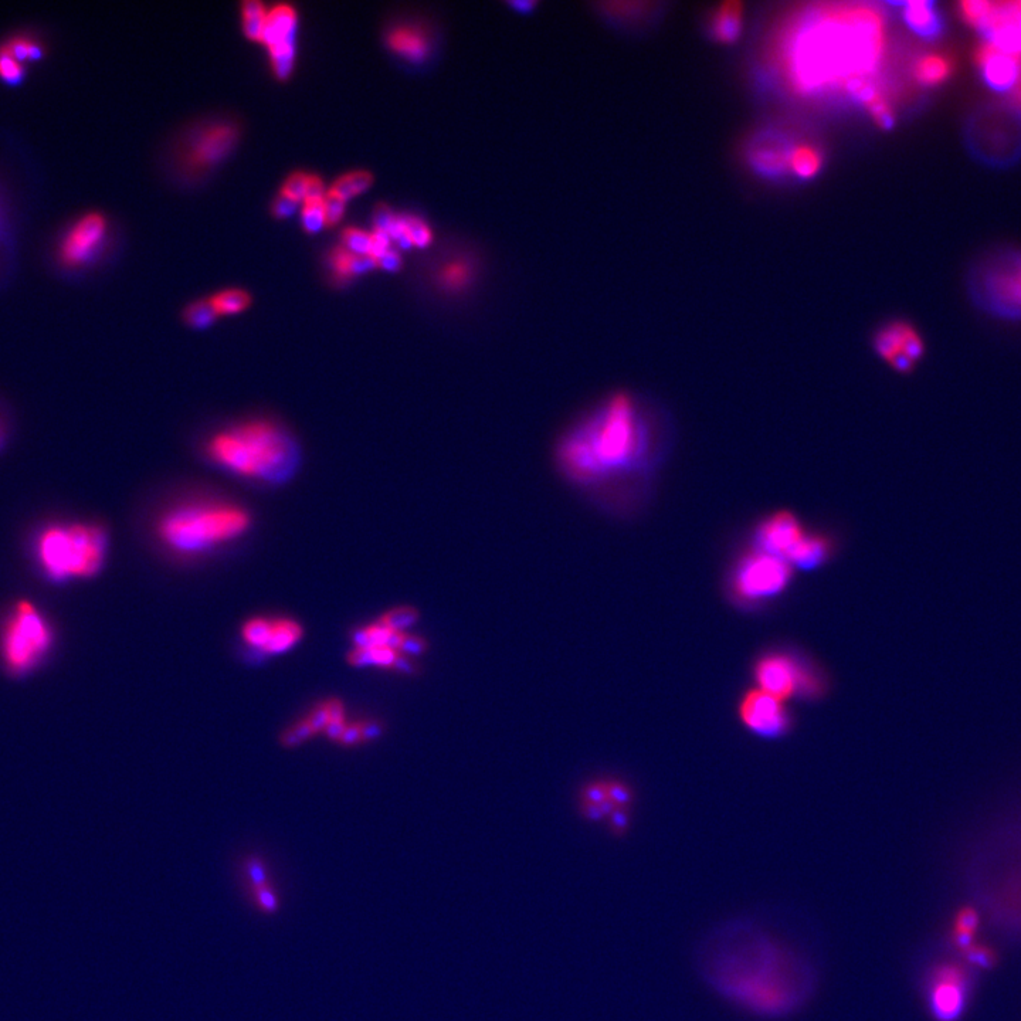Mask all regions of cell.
Listing matches in <instances>:
<instances>
[{
  "instance_id": "5",
  "label": "cell",
  "mask_w": 1021,
  "mask_h": 1021,
  "mask_svg": "<svg viewBox=\"0 0 1021 1021\" xmlns=\"http://www.w3.org/2000/svg\"><path fill=\"white\" fill-rule=\"evenodd\" d=\"M753 944L732 949L727 965H721L718 986L729 997L762 1013L785 1012L793 1004L792 976L785 956L771 942L753 939Z\"/></svg>"
},
{
  "instance_id": "39",
  "label": "cell",
  "mask_w": 1021,
  "mask_h": 1021,
  "mask_svg": "<svg viewBox=\"0 0 1021 1021\" xmlns=\"http://www.w3.org/2000/svg\"><path fill=\"white\" fill-rule=\"evenodd\" d=\"M403 223H405L407 239H409L412 246L424 249V247L432 243V229L423 219L417 216H403Z\"/></svg>"
},
{
  "instance_id": "51",
  "label": "cell",
  "mask_w": 1021,
  "mask_h": 1021,
  "mask_svg": "<svg viewBox=\"0 0 1021 1021\" xmlns=\"http://www.w3.org/2000/svg\"><path fill=\"white\" fill-rule=\"evenodd\" d=\"M297 205V202H294V200H291L280 193L276 200H274L271 212H273V215L276 216L277 219H287V217L294 215L295 210H297Z\"/></svg>"
},
{
  "instance_id": "30",
  "label": "cell",
  "mask_w": 1021,
  "mask_h": 1021,
  "mask_svg": "<svg viewBox=\"0 0 1021 1021\" xmlns=\"http://www.w3.org/2000/svg\"><path fill=\"white\" fill-rule=\"evenodd\" d=\"M823 166L820 149L810 144H799L790 148L789 171L800 179H812Z\"/></svg>"
},
{
  "instance_id": "14",
  "label": "cell",
  "mask_w": 1021,
  "mask_h": 1021,
  "mask_svg": "<svg viewBox=\"0 0 1021 1021\" xmlns=\"http://www.w3.org/2000/svg\"><path fill=\"white\" fill-rule=\"evenodd\" d=\"M243 643L266 656H280L294 649L304 637V627L291 617L254 616L240 629Z\"/></svg>"
},
{
  "instance_id": "52",
  "label": "cell",
  "mask_w": 1021,
  "mask_h": 1021,
  "mask_svg": "<svg viewBox=\"0 0 1021 1021\" xmlns=\"http://www.w3.org/2000/svg\"><path fill=\"white\" fill-rule=\"evenodd\" d=\"M583 799H585V803L600 805V803L609 799L607 785L605 783H592V785L586 786L585 790H583Z\"/></svg>"
},
{
  "instance_id": "28",
  "label": "cell",
  "mask_w": 1021,
  "mask_h": 1021,
  "mask_svg": "<svg viewBox=\"0 0 1021 1021\" xmlns=\"http://www.w3.org/2000/svg\"><path fill=\"white\" fill-rule=\"evenodd\" d=\"M744 10L739 2H725L712 19V35L722 43L734 42L741 33Z\"/></svg>"
},
{
  "instance_id": "42",
  "label": "cell",
  "mask_w": 1021,
  "mask_h": 1021,
  "mask_svg": "<svg viewBox=\"0 0 1021 1021\" xmlns=\"http://www.w3.org/2000/svg\"><path fill=\"white\" fill-rule=\"evenodd\" d=\"M342 246L358 256H371V234L364 230L348 227L342 232Z\"/></svg>"
},
{
  "instance_id": "49",
  "label": "cell",
  "mask_w": 1021,
  "mask_h": 1021,
  "mask_svg": "<svg viewBox=\"0 0 1021 1021\" xmlns=\"http://www.w3.org/2000/svg\"><path fill=\"white\" fill-rule=\"evenodd\" d=\"M266 16H254V18H243V32L244 35L249 37L251 40L261 42L263 37L264 29H266Z\"/></svg>"
},
{
  "instance_id": "57",
  "label": "cell",
  "mask_w": 1021,
  "mask_h": 1021,
  "mask_svg": "<svg viewBox=\"0 0 1021 1021\" xmlns=\"http://www.w3.org/2000/svg\"><path fill=\"white\" fill-rule=\"evenodd\" d=\"M243 18H254V16H266V9L259 0H246L242 5Z\"/></svg>"
},
{
  "instance_id": "22",
  "label": "cell",
  "mask_w": 1021,
  "mask_h": 1021,
  "mask_svg": "<svg viewBox=\"0 0 1021 1021\" xmlns=\"http://www.w3.org/2000/svg\"><path fill=\"white\" fill-rule=\"evenodd\" d=\"M790 148L779 139L763 138L753 145L749 161L756 171L766 176H778L789 171Z\"/></svg>"
},
{
  "instance_id": "11",
  "label": "cell",
  "mask_w": 1021,
  "mask_h": 1021,
  "mask_svg": "<svg viewBox=\"0 0 1021 1021\" xmlns=\"http://www.w3.org/2000/svg\"><path fill=\"white\" fill-rule=\"evenodd\" d=\"M970 973L959 963L946 962L932 969L928 980V1003L938 1021H956L968 1004Z\"/></svg>"
},
{
  "instance_id": "1",
  "label": "cell",
  "mask_w": 1021,
  "mask_h": 1021,
  "mask_svg": "<svg viewBox=\"0 0 1021 1021\" xmlns=\"http://www.w3.org/2000/svg\"><path fill=\"white\" fill-rule=\"evenodd\" d=\"M657 430L649 407L630 392L612 393L583 413L556 444V466L590 497L646 483L656 468Z\"/></svg>"
},
{
  "instance_id": "16",
  "label": "cell",
  "mask_w": 1021,
  "mask_h": 1021,
  "mask_svg": "<svg viewBox=\"0 0 1021 1021\" xmlns=\"http://www.w3.org/2000/svg\"><path fill=\"white\" fill-rule=\"evenodd\" d=\"M347 725L345 708L341 700L328 698L318 702L307 715L295 721L281 735V744L286 748H297L318 735L337 742L342 729Z\"/></svg>"
},
{
  "instance_id": "41",
  "label": "cell",
  "mask_w": 1021,
  "mask_h": 1021,
  "mask_svg": "<svg viewBox=\"0 0 1021 1021\" xmlns=\"http://www.w3.org/2000/svg\"><path fill=\"white\" fill-rule=\"evenodd\" d=\"M301 223H303L304 230L307 233L314 234L320 232L322 227L325 226L324 199L304 202L303 212H301Z\"/></svg>"
},
{
  "instance_id": "45",
  "label": "cell",
  "mask_w": 1021,
  "mask_h": 1021,
  "mask_svg": "<svg viewBox=\"0 0 1021 1021\" xmlns=\"http://www.w3.org/2000/svg\"><path fill=\"white\" fill-rule=\"evenodd\" d=\"M345 206L347 202L345 200L337 198V196L327 193L324 199L325 209V226L335 227L341 222L342 216L345 213Z\"/></svg>"
},
{
  "instance_id": "33",
  "label": "cell",
  "mask_w": 1021,
  "mask_h": 1021,
  "mask_svg": "<svg viewBox=\"0 0 1021 1021\" xmlns=\"http://www.w3.org/2000/svg\"><path fill=\"white\" fill-rule=\"evenodd\" d=\"M3 43L6 44V47L12 52L13 56L22 61L23 64L42 60L46 56V46H44L42 40L32 35H26V33L10 36Z\"/></svg>"
},
{
  "instance_id": "31",
  "label": "cell",
  "mask_w": 1021,
  "mask_h": 1021,
  "mask_svg": "<svg viewBox=\"0 0 1021 1021\" xmlns=\"http://www.w3.org/2000/svg\"><path fill=\"white\" fill-rule=\"evenodd\" d=\"M217 317H232L250 307L251 295L239 288H230L208 298Z\"/></svg>"
},
{
  "instance_id": "58",
  "label": "cell",
  "mask_w": 1021,
  "mask_h": 1021,
  "mask_svg": "<svg viewBox=\"0 0 1021 1021\" xmlns=\"http://www.w3.org/2000/svg\"><path fill=\"white\" fill-rule=\"evenodd\" d=\"M362 729H364L365 742L375 741L383 732L382 724L378 721H364L362 722Z\"/></svg>"
},
{
  "instance_id": "47",
  "label": "cell",
  "mask_w": 1021,
  "mask_h": 1021,
  "mask_svg": "<svg viewBox=\"0 0 1021 1021\" xmlns=\"http://www.w3.org/2000/svg\"><path fill=\"white\" fill-rule=\"evenodd\" d=\"M607 795L617 807H627L632 802V792L626 785L620 782H612L607 785Z\"/></svg>"
},
{
  "instance_id": "48",
  "label": "cell",
  "mask_w": 1021,
  "mask_h": 1021,
  "mask_svg": "<svg viewBox=\"0 0 1021 1021\" xmlns=\"http://www.w3.org/2000/svg\"><path fill=\"white\" fill-rule=\"evenodd\" d=\"M426 650L427 641L423 637L415 636V634H405L402 647H400V653L405 654L407 657H417L422 656Z\"/></svg>"
},
{
  "instance_id": "17",
  "label": "cell",
  "mask_w": 1021,
  "mask_h": 1021,
  "mask_svg": "<svg viewBox=\"0 0 1021 1021\" xmlns=\"http://www.w3.org/2000/svg\"><path fill=\"white\" fill-rule=\"evenodd\" d=\"M244 895L250 908L263 917H274L283 907V898L271 877L266 861L259 856L244 858L242 864Z\"/></svg>"
},
{
  "instance_id": "43",
  "label": "cell",
  "mask_w": 1021,
  "mask_h": 1021,
  "mask_svg": "<svg viewBox=\"0 0 1021 1021\" xmlns=\"http://www.w3.org/2000/svg\"><path fill=\"white\" fill-rule=\"evenodd\" d=\"M308 175L304 172H294L288 176L287 181L284 182L283 188H281V195L287 196L294 202L300 203L305 200V192H307Z\"/></svg>"
},
{
  "instance_id": "55",
  "label": "cell",
  "mask_w": 1021,
  "mask_h": 1021,
  "mask_svg": "<svg viewBox=\"0 0 1021 1021\" xmlns=\"http://www.w3.org/2000/svg\"><path fill=\"white\" fill-rule=\"evenodd\" d=\"M12 437V420L8 410L0 405V453L5 450Z\"/></svg>"
},
{
  "instance_id": "3",
  "label": "cell",
  "mask_w": 1021,
  "mask_h": 1021,
  "mask_svg": "<svg viewBox=\"0 0 1021 1021\" xmlns=\"http://www.w3.org/2000/svg\"><path fill=\"white\" fill-rule=\"evenodd\" d=\"M251 527V512L239 502L198 498L162 512L155 522V535L166 551L193 558L240 541Z\"/></svg>"
},
{
  "instance_id": "20",
  "label": "cell",
  "mask_w": 1021,
  "mask_h": 1021,
  "mask_svg": "<svg viewBox=\"0 0 1021 1021\" xmlns=\"http://www.w3.org/2000/svg\"><path fill=\"white\" fill-rule=\"evenodd\" d=\"M836 551V541L827 532L810 529L805 539L790 554L788 562L793 569L813 571L830 561Z\"/></svg>"
},
{
  "instance_id": "25",
  "label": "cell",
  "mask_w": 1021,
  "mask_h": 1021,
  "mask_svg": "<svg viewBox=\"0 0 1021 1021\" xmlns=\"http://www.w3.org/2000/svg\"><path fill=\"white\" fill-rule=\"evenodd\" d=\"M297 35V12L290 5H277L276 8L267 13L266 29H264L261 43L266 44L267 49L277 44L295 42Z\"/></svg>"
},
{
  "instance_id": "62",
  "label": "cell",
  "mask_w": 1021,
  "mask_h": 1021,
  "mask_svg": "<svg viewBox=\"0 0 1021 1021\" xmlns=\"http://www.w3.org/2000/svg\"><path fill=\"white\" fill-rule=\"evenodd\" d=\"M510 6L517 9L518 12H521V10L522 12H531V10L537 6V2H529V0H525V2H512L510 3Z\"/></svg>"
},
{
  "instance_id": "63",
  "label": "cell",
  "mask_w": 1021,
  "mask_h": 1021,
  "mask_svg": "<svg viewBox=\"0 0 1021 1021\" xmlns=\"http://www.w3.org/2000/svg\"><path fill=\"white\" fill-rule=\"evenodd\" d=\"M599 806H600V809H602V812H603V814H605L606 817L610 816V814L615 812V810L617 809V806L615 805V803H613L612 800H610V799H607V800H605V802L600 803Z\"/></svg>"
},
{
  "instance_id": "46",
  "label": "cell",
  "mask_w": 1021,
  "mask_h": 1021,
  "mask_svg": "<svg viewBox=\"0 0 1021 1021\" xmlns=\"http://www.w3.org/2000/svg\"><path fill=\"white\" fill-rule=\"evenodd\" d=\"M365 742L364 729H362V722H352V724L345 725L344 731L339 735L337 744L342 746H356Z\"/></svg>"
},
{
  "instance_id": "4",
  "label": "cell",
  "mask_w": 1021,
  "mask_h": 1021,
  "mask_svg": "<svg viewBox=\"0 0 1021 1021\" xmlns=\"http://www.w3.org/2000/svg\"><path fill=\"white\" fill-rule=\"evenodd\" d=\"M110 552V532L96 521H54L37 529L32 555L37 571L56 585L96 578Z\"/></svg>"
},
{
  "instance_id": "26",
  "label": "cell",
  "mask_w": 1021,
  "mask_h": 1021,
  "mask_svg": "<svg viewBox=\"0 0 1021 1021\" xmlns=\"http://www.w3.org/2000/svg\"><path fill=\"white\" fill-rule=\"evenodd\" d=\"M329 267L339 284L348 283L352 278L376 269V260L369 256H358L344 246L337 247L329 254Z\"/></svg>"
},
{
  "instance_id": "6",
  "label": "cell",
  "mask_w": 1021,
  "mask_h": 1021,
  "mask_svg": "<svg viewBox=\"0 0 1021 1021\" xmlns=\"http://www.w3.org/2000/svg\"><path fill=\"white\" fill-rule=\"evenodd\" d=\"M54 632L47 617L29 600L10 610L0 630V657L13 675L32 673L53 649Z\"/></svg>"
},
{
  "instance_id": "9",
  "label": "cell",
  "mask_w": 1021,
  "mask_h": 1021,
  "mask_svg": "<svg viewBox=\"0 0 1021 1021\" xmlns=\"http://www.w3.org/2000/svg\"><path fill=\"white\" fill-rule=\"evenodd\" d=\"M237 141L239 127L233 122L216 121L196 128L179 151L183 171L192 175L210 171L232 152Z\"/></svg>"
},
{
  "instance_id": "8",
  "label": "cell",
  "mask_w": 1021,
  "mask_h": 1021,
  "mask_svg": "<svg viewBox=\"0 0 1021 1021\" xmlns=\"http://www.w3.org/2000/svg\"><path fill=\"white\" fill-rule=\"evenodd\" d=\"M959 12L966 23L980 30L987 42L1006 52L1021 54V2L965 0Z\"/></svg>"
},
{
  "instance_id": "32",
  "label": "cell",
  "mask_w": 1021,
  "mask_h": 1021,
  "mask_svg": "<svg viewBox=\"0 0 1021 1021\" xmlns=\"http://www.w3.org/2000/svg\"><path fill=\"white\" fill-rule=\"evenodd\" d=\"M979 921V914L975 908H962L956 914L955 922H953V942L959 951L965 952L969 946L975 944Z\"/></svg>"
},
{
  "instance_id": "59",
  "label": "cell",
  "mask_w": 1021,
  "mask_h": 1021,
  "mask_svg": "<svg viewBox=\"0 0 1021 1021\" xmlns=\"http://www.w3.org/2000/svg\"><path fill=\"white\" fill-rule=\"evenodd\" d=\"M393 668L403 674H415L417 671L415 661H413L412 658L405 656V654L400 653L398 654V657H396L395 666H393Z\"/></svg>"
},
{
  "instance_id": "15",
  "label": "cell",
  "mask_w": 1021,
  "mask_h": 1021,
  "mask_svg": "<svg viewBox=\"0 0 1021 1021\" xmlns=\"http://www.w3.org/2000/svg\"><path fill=\"white\" fill-rule=\"evenodd\" d=\"M107 234V220L101 213L78 217L61 236L57 259L61 266L74 270L86 266L101 249Z\"/></svg>"
},
{
  "instance_id": "7",
  "label": "cell",
  "mask_w": 1021,
  "mask_h": 1021,
  "mask_svg": "<svg viewBox=\"0 0 1021 1021\" xmlns=\"http://www.w3.org/2000/svg\"><path fill=\"white\" fill-rule=\"evenodd\" d=\"M795 569L785 559L752 548L736 561L731 590L741 602H763L788 588Z\"/></svg>"
},
{
  "instance_id": "19",
  "label": "cell",
  "mask_w": 1021,
  "mask_h": 1021,
  "mask_svg": "<svg viewBox=\"0 0 1021 1021\" xmlns=\"http://www.w3.org/2000/svg\"><path fill=\"white\" fill-rule=\"evenodd\" d=\"M976 64L987 86L996 91L1009 93L1021 76V54L1006 52L987 40L978 47Z\"/></svg>"
},
{
  "instance_id": "38",
  "label": "cell",
  "mask_w": 1021,
  "mask_h": 1021,
  "mask_svg": "<svg viewBox=\"0 0 1021 1021\" xmlns=\"http://www.w3.org/2000/svg\"><path fill=\"white\" fill-rule=\"evenodd\" d=\"M217 318L219 317H217L208 298H206V300L195 301V303L188 305L186 310L183 311V321L188 324V327L193 329H206L212 327Z\"/></svg>"
},
{
  "instance_id": "53",
  "label": "cell",
  "mask_w": 1021,
  "mask_h": 1021,
  "mask_svg": "<svg viewBox=\"0 0 1021 1021\" xmlns=\"http://www.w3.org/2000/svg\"><path fill=\"white\" fill-rule=\"evenodd\" d=\"M395 213L392 212L386 205L376 206L375 213H373V223H375V229L383 230L388 233L390 225L395 220Z\"/></svg>"
},
{
  "instance_id": "27",
  "label": "cell",
  "mask_w": 1021,
  "mask_h": 1021,
  "mask_svg": "<svg viewBox=\"0 0 1021 1021\" xmlns=\"http://www.w3.org/2000/svg\"><path fill=\"white\" fill-rule=\"evenodd\" d=\"M902 16L909 29L918 35L934 36L941 29V19L932 2L918 0L902 3Z\"/></svg>"
},
{
  "instance_id": "18",
  "label": "cell",
  "mask_w": 1021,
  "mask_h": 1021,
  "mask_svg": "<svg viewBox=\"0 0 1021 1021\" xmlns=\"http://www.w3.org/2000/svg\"><path fill=\"white\" fill-rule=\"evenodd\" d=\"M741 718L755 734L773 738L782 735L789 727L788 712L783 701L756 690L746 694L741 704Z\"/></svg>"
},
{
  "instance_id": "23",
  "label": "cell",
  "mask_w": 1021,
  "mask_h": 1021,
  "mask_svg": "<svg viewBox=\"0 0 1021 1021\" xmlns=\"http://www.w3.org/2000/svg\"><path fill=\"white\" fill-rule=\"evenodd\" d=\"M386 43L393 53L412 63H422L430 53L429 36L416 26H396L388 33Z\"/></svg>"
},
{
  "instance_id": "56",
  "label": "cell",
  "mask_w": 1021,
  "mask_h": 1021,
  "mask_svg": "<svg viewBox=\"0 0 1021 1021\" xmlns=\"http://www.w3.org/2000/svg\"><path fill=\"white\" fill-rule=\"evenodd\" d=\"M610 826H612L613 833L624 834L629 826V813H627L626 807H617L615 812L610 814Z\"/></svg>"
},
{
  "instance_id": "29",
  "label": "cell",
  "mask_w": 1021,
  "mask_h": 1021,
  "mask_svg": "<svg viewBox=\"0 0 1021 1021\" xmlns=\"http://www.w3.org/2000/svg\"><path fill=\"white\" fill-rule=\"evenodd\" d=\"M952 70L951 59L944 54L929 53L919 57L914 67V76L922 86L935 87L948 80Z\"/></svg>"
},
{
  "instance_id": "50",
  "label": "cell",
  "mask_w": 1021,
  "mask_h": 1021,
  "mask_svg": "<svg viewBox=\"0 0 1021 1021\" xmlns=\"http://www.w3.org/2000/svg\"><path fill=\"white\" fill-rule=\"evenodd\" d=\"M402 264V257H400L398 251L392 249V247H390L388 251H385L379 259H376V266H378L379 269L389 271V273H396V271L402 269Z\"/></svg>"
},
{
  "instance_id": "21",
  "label": "cell",
  "mask_w": 1021,
  "mask_h": 1021,
  "mask_svg": "<svg viewBox=\"0 0 1021 1021\" xmlns=\"http://www.w3.org/2000/svg\"><path fill=\"white\" fill-rule=\"evenodd\" d=\"M847 91L866 107L868 113L880 127L890 128L894 124V113L883 93L866 76L854 77L846 83Z\"/></svg>"
},
{
  "instance_id": "13",
  "label": "cell",
  "mask_w": 1021,
  "mask_h": 1021,
  "mask_svg": "<svg viewBox=\"0 0 1021 1021\" xmlns=\"http://www.w3.org/2000/svg\"><path fill=\"white\" fill-rule=\"evenodd\" d=\"M809 531L810 528L800 520L796 512L772 511L753 527L751 546L788 562L790 554L805 539Z\"/></svg>"
},
{
  "instance_id": "36",
  "label": "cell",
  "mask_w": 1021,
  "mask_h": 1021,
  "mask_svg": "<svg viewBox=\"0 0 1021 1021\" xmlns=\"http://www.w3.org/2000/svg\"><path fill=\"white\" fill-rule=\"evenodd\" d=\"M26 64L16 59L5 43H0V80L9 86H18L25 80Z\"/></svg>"
},
{
  "instance_id": "24",
  "label": "cell",
  "mask_w": 1021,
  "mask_h": 1021,
  "mask_svg": "<svg viewBox=\"0 0 1021 1021\" xmlns=\"http://www.w3.org/2000/svg\"><path fill=\"white\" fill-rule=\"evenodd\" d=\"M989 290L999 304L1021 310V259L996 270L989 277Z\"/></svg>"
},
{
  "instance_id": "44",
  "label": "cell",
  "mask_w": 1021,
  "mask_h": 1021,
  "mask_svg": "<svg viewBox=\"0 0 1021 1021\" xmlns=\"http://www.w3.org/2000/svg\"><path fill=\"white\" fill-rule=\"evenodd\" d=\"M962 953L966 956L970 965L978 966V968L987 969L990 968V966L995 965V952H993L992 949L987 948V946L973 944Z\"/></svg>"
},
{
  "instance_id": "34",
  "label": "cell",
  "mask_w": 1021,
  "mask_h": 1021,
  "mask_svg": "<svg viewBox=\"0 0 1021 1021\" xmlns=\"http://www.w3.org/2000/svg\"><path fill=\"white\" fill-rule=\"evenodd\" d=\"M372 183L373 176L371 172L355 171L339 178L338 181L331 186L328 193L348 202L349 199L354 198L356 195H361V193H364L366 189L371 188Z\"/></svg>"
},
{
  "instance_id": "40",
  "label": "cell",
  "mask_w": 1021,
  "mask_h": 1021,
  "mask_svg": "<svg viewBox=\"0 0 1021 1021\" xmlns=\"http://www.w3.org/2000/svg\"><path fill=\"white\" fill-rule=\"evenodd\" d=\"M419 620V612L413 607L402 606L396 607V609L389 610L379 619V622L385 624L393 632H403L407 627L413 626Z\"/></svg>"
},
{
  "instance_id": "61",
  "label": "cell",
  "mask_w": 1021,
  "mask_h": 1021,
  "mask_svg": "<svg viewBox=\"0 0 1021 1021\" xmlns=\"http://www.w3.org/2000/svg\"><path fill=\"white\" fill-rule=\"evenodd\" d=\"M1009 100L1016 110L1021 111V76L1012 90L1009 91Z\"/></svg>"
},
{
  "instance_id": "35",
  "label": "cell",
  "mask_w": 1021,
  "mask_h": 1021,
  "mask_svg": "<svg viewBox=\"0 0 1021 1021\" xmlns=\"http://www.w3.org/2000/svg\"><path fill=\"white\" fill-rule=\"evenodd\" d=\"M471 267L464 261H453L439 273V283L449 293H459L470 284Z\"/></svg>"
},
{
  "instance_id": "2",
  "label": "cell",
  "mask_w": 1021,
  "mask_h": 1021,
  "mask_svg": "<svg viewBox=\"0 0 1021 1021\" xmlns=\"http://www.w3.org/2000/svg\"><path fill=\"white\" fill-rule=\"evenodd\" d=\"M210 463L230 476L264 485L286 483L300 463V450L283 424L251 417L217 430L206 440Z\"/></svg>"
},
{
  "instance_id": "54",
  "label": "cell",
  "mask_w": 1021,
  "mask_h": 1021,
  "mask_svg": "<svg viewBox=\"0 0 1021 1021\" xmlns=\"http://www.w3.org/2000/svg\"><path fill=\"white\" fill-rule=\"evenodd\" d=\"M327 193H325L324 181L318 175H308L307 192H305L304 202H310V200H322L325 199Z\"/></svg>"
},
{
  "instance_id": "10",
  "label": "cell",
  "mask_w": 1021,
  "mask_h": 1021,
  "mask_svg": "<svg viewBox=\"0 0 1021 1021\" xmlns=\"http://www.w3.org/2000/svg\"><path fill=\"white\" fill-rule=\"evenodd\" d=\"M874 355L898 375H911L925 356V342L907 321L887 322L871 338Z\"/></svg>"
},
{
  "instance_id": "12",
  "label": "cell",
  "mask_w": 1021,
  "mask_h": 1021,
  "mask_svg": "<svg viewBox=\"0 0 1021 1021\" xmlns=\"http://www.w3.org/2000/svg\"><path fill=\"white\" fill-rule=\"evenodd\" d=\"M755 674L759 690L780 701L797 693L816 694L819 691V680L802 664L783 654L762 658Z\"/></svg>"
},
{
  "instance_id": "37",
  "label": "cell",
  "mask_w": 1021,
  "mask_h": 1021,
  "mask_svg": "<svg viewBox=\"0 0 1021 1021\" xmlns=\"http://www.w3.org/2000/svg\"><path fill=\"white\" fill-rule=\"evenodd\" d=\"M269 52L274 74L278 80H287L294 69L295 42L277 44Z\"/></svg>"
},
{
  "instance_id": "60",
  "label": "cell",
  "mask_w": 1021,
  "mask_h": 1021,
  "mask_svg": "<svg viewBox=\"0 0 1021 1021\" xmlns=\"http://www.w3.org/2000/svg\"><path fill=\"white\" fill-rule=\"evenodd\" d=\"M580 812H582L583 816L590 820V822H600V820L605 819L606 817L605 814H603L602 809H600V806L593 805V803H583Z\"/></svg>"
}]
</instances>
